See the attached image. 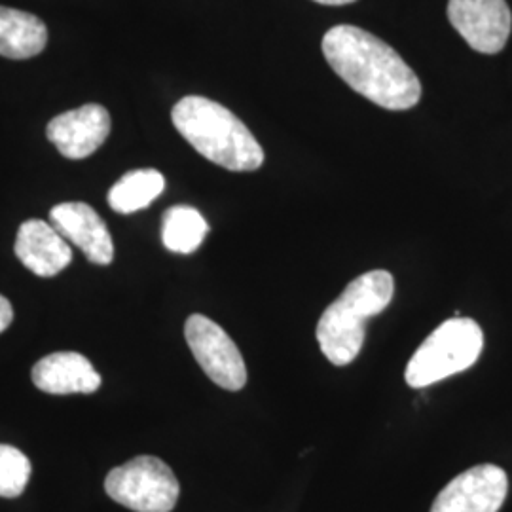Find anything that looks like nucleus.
<instances>
[{
  "label": "nucleus",
  "mask_w": 512,
  "mask_h": 512,
  "mask_svg": "<svg viewBox=\"0 0 512 512\" xmlns=\"http://www.w3.org/2000/svg\"><path fill=\"white\" fill-rule=\"evenodd\" d=\"M321 48L332 71L374 105L408 110L420 103V78L382 38L355 25H336Z\"/></svg>",
  "instance_id": "nucleus-1"
},
{
  "label": "nucleus",
  "mask_w": 512,
  "mask_h": 512,
  "mask_svg": "<svg viewBox=\"0 0 512 512\" xmlns=\"http://www.w3.org/2000/svg\"><path fill=\"white\" fill-rule=\"evenodd\" d=\"M171 120L184 139L213 164L228 171H256L264 164V150L255 135L217 101L188 95L173 107Z\"/></svg>",
  "instance_id": "nucleus-2"
},
{
  "label": "nucleus",
  "mask_w": 512,
  "mask_h": 512,
  "mask_svg": "<svg viewBox=\"0 0 512 512\" xmlns=\"http://www.w3.org/2000/svg\"><path fill=\"white\" fill-rule=\"evenodd\" d=\"M395 281L385 270L359 275L336 298L317 323V342L332 365L357 359L365 344V323L382 313L393 300Z\"/></svg>",
  "instance_id": "nucleus-3"
},
{
  "label": "nucleus",
  "mask_w": 512,
  "mask_h": 512,
  "mask_svg": "<svg viewBox=\"0 0 512 512\" xmlns=\"http://www.w3.org/2000/svg\"><path fill=\"white\" fill-rule=\"evenodd\" d=\"M484 348L480 325L467 317H454L433 330L408 361L404 378L414 389L437 384L475 365Z\"/></svg>",
  "instance_id": "nucleus-4"
},
{
  "label": "nucleus",
  "mask_w": 512,
  "mask_h": 512,
  "mask_svg": "<svg viewBox=\"0 0 512 512\" xmlns=\"http://www.w3.org/2000/svg\"><path fill=\"white\" fill-rule=\"evenodd\" d=\"M105 490L110 499L135 512H171L181 494L171 467L154 456H139L112 469Z\"/></svg>",
  "instance_id": "nucleus-5"
},
{
  "label": "nucleus",
  "mask_w": 512,
  "mask_h": 512,
  "mask_svg": "<svg viewBox=\"0 0 512 512\" xmlns=\"http://www.w3.org/2000/svg\"><path fill=\"white\" fill-rule=\"evenodd\" d=\"M184 336L194 359L211 382L226 391H239L245 387L247 366L226 330L209 317L194 313L186 319Z\"/></svg>",
  "instance_id": "nucleus-6"
},
{
  "label": "nucleus",
  "mask_w": 512,
  "mask_h": 512,
  "mask_svg": "<svg viewBox=\"0 0 512 512\" xmlns=\"http://www.w3.org/2000/svg\"><path fill=\"white\" fill-rule=\"evenodd\" d=\"M448 19L480 54H499L511 37L512 14L505 0H448Z\"/></svg>",
  "instance_id": "nucleus-7"
},
{
  "label": "nucleus",
  "mask_w": 512,
  "mask_h": 512,
  "mask_svg": "<svg viewBox=\"0 0 512 512\" xmlns=\"http://www.w3.org/2000/svg\"><path fill=\"white\" fill-rule=\"evenodd\" d=\"M507 494V473L497 465L484 463L461 473L444 486L431 512H499Z\"/></svg>",
  "instance_id": "nucleus-8"
},
{
  "label": "nucleus",
  "mask_w": 512,
  "mask_h": 512,
  "mask_svg": "<svg viewBox=\"0 0 512 512\" xmlns=\"http://www.w3.org/2000/svg\"><path fill=\"white\" fill-rule=\"evenodd\" d=\"M110 133L109 110L90 103L80 109L67 110L48 124L46 135L61 156L84 160L105 145Z\"/></svg>",
  "instance_id": "nucleus-9"
},
{
  "label": "nucleus",
  "mask_w": 512,
  "mask_h": 512,
  "mask_svg": "<svg viewBox=\"0 0 512 512\" xmlns=\"http://www.w3.org/2000/svg\"><path fill=\"white\" fill-rule=\"evenodd\" d=\"M50 222L63 238L76 245L93 264L109 266L112 262L114 243L109 228L88 203H59L50 211Z\"/></svg>",
  "instance_id": "nucleus-10"
},
{
  "label": "nucleus",
  "mask_w": 512,
  "mask_h": 512,
  "mask_svg": "<svg viewBox=\"0 0 512 512\" xmlns=\"http://www.w3.org/2000/svg\"><path fill=\"white\" fill-rule=\"evenodd\" d=\"M16 255L38 277H54L73 262V251L52 224L31 219L19 226Z\"/></svg>",
  "instance_id": "nucleus-11"
},
{
  "label": "nucleus",
  "mask_w": 512,
  "mask_h": 512,
  "mask_svg": "<svg viewBox=\"0 0 512 512\" xmlns=\"http://www.w3.org/2000/svg\"><path fill=\"white\" fill-rule=\"evenodd\" d=\"M33 384L50 395H90L101 387V376L90 359L76 351H57L33 366Z\"/></svg>",
  "instance_id": "nucleus-12"
},
{
  "label": "nucleus",
  "mask_w": 512,
  "mask_h": 512,
  "mask_svg": "<svg viewBox=\"0 0 512 512\" xmlns=\"http://www.w3.org/2000/svg\"><path fill=\"white\" fill-rule=\"evenodd\" d=\"M48 44V29L35 14L0 6V55L8 59H31Z\"/></svg>",
  "instance_id": "nucleus-13"
},
{
  "label": "nucleus",
  "mask_w": 512,
  "mask_h": 512,
  "mask_svg": "<svg viewBox=\"0 0 512 512\" xmlns=\"http://www.w3.org/2000/svg\"><path fill=\"white\" fill-rule=\"evenodd\" d=\"M164 188V175L156 169L129 171L110 188V209L122 215L141 211L154 202L164 192Z\"/></svg>",
  "instance_id": "nucleus-14"
},
{
  "label": "nucleus",
  "mask_w": 512,
  "mask_h": 512,
  "mask_svg": "<svg viewBox=\"0 0 512 512\" xmlns=\"http://www.w3.org/2000/svg\"><path fill=\"white\" fill-rule=\"evenodd\" d=\"M209 224L202 213L188 205L169 207L162 220V241L165 249L177 255H190L200 249Z\"/></svg>",
  "instance_id": "nucleus-15"
},
{
  "label": "nucleus",
  "mask_w": 512,
  "mask_h": 512,
  "mask_svg": "<svg viewBox=\"0 0 512 512\" xmlns=\"http://www.w3.org/2000/svg\"><path fill=\"white\" fill-rule=\"evenodd\" d=\"M31 480V461L14 446L0 444V497L14 499Z\"/></svg>",
  "instance_id": "nucleus-16"
},
{
  "label": "nucleus",
  "mask_w": 512,
  "mask_h": 512,
  "mask_svg": "<svg viewBox=\"0 0 512 512\" xmlns=\"http://www.w3.org/2000/svg\"><path fill=\"white\" fill-rule=\"evenodd\" d=\"M12 321H14V308H12L10 300L0 294V332L8 329L12 325Z\"/></svg>",
  "instance_id": "nucleus-17"
},
{
  "label": "nucleus",
  "mask_w": 512,
  "mask_h": 512,
  "mask_svg": "<svg viewBox=\"0 0 512 512\" xmlns=\"http://www.w3.org/2000/svg\"><path fill=\"white\" fill-rule=\"evenodd\" d=\"M313 2L327 4V6H344V4H351V2H355V0H313Z\"/></svg>",
  "instance_id": "nucleus-18"
}]
</instances>
